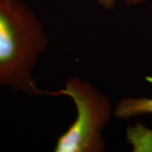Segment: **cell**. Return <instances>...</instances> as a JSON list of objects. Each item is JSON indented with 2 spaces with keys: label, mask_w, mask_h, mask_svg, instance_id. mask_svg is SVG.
Returning a JSON list of instances; mask_svg holds the SVG:
<instances>
[{
  "label": "cell",
  "mask_w": 152,
  "mask_h": 152,
  "mask_svg": "<svg viewBox=\"0 0 152 152\" xmlns=\"http://www.w3.org/2000/svg\"><path fill=\"white\" fill-rule=\"evenodd\" d=\"M48 36L23 0H0V86L40 95L34 69L46 50Z\"/></svg>",
  "instance_id": "1"
},
{
  "label": "cell",
  "mask_w": 152,
  "mask_h": 152,
  "mask_svg": "<svg viewBox=\"0 0 152 152\" xmlns=\"http://www.w3.org/2000/svg\"><path fill=\"white\" fill-rule=\"evenodd\" d=\"M65 96L76 107V118L58 137L56 152H102L105 141L102 130L112 116L109 98L90 82L77 76L70 77L62 89L54 91L41 90L40 95Z\"/></svg>",
  "instance_id": "2"
},
{
  "label": "cell",
  "mask_w": 152,
  "mask_h": 152,
  "mask_svg": "<svg viewBox=\"0 0 152 152\" xmlns=\"http://www.w3.org/2000/svg\"><path fill=\"white\" fill-rule=\"evenodd\" d=\"M147 114H152V98H124L113 110V115L119 119H128Z\"/></svg>",
  "instance_id": "3"
},
{
  "label": "cell",
  "mask_w": 152,
  "mask_h": 152,
  "mask_svg": "<svg viewBox=\"0 0 152 152\" xmlns=\"http://www.w3.org/2000/svg\"><path fill=\"white\" fill-rule=\"evenodd\" d=\"M146 1L148 0H96L98 4L107 10H111L114 9L118 3H124L131 6H138L145 3Z\"/></svg>",
  "instance_id": "4"
}]
</instances>
